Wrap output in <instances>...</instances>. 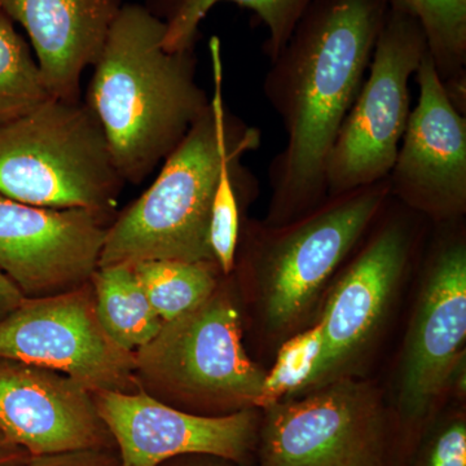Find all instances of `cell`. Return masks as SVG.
Wrapping results in <instances>:
<instances>
[{
	"label": "cell",
	"mask_w": 466,
	"mask_h": 466,
	"mask_svg": "<svg viewBox=\"0 0 466 466\" xmlns=\"http://www.w3.org/2000/svg\"><path fill=\"white\" fill-rule=\"evenodd\" d=\"M165 33L148 7L124 5L92 66L84 101L125 183L144 182L210 104L196 81L195 50L167 52Z\"/></svg>",
	"instance_id": "cell-2"
},
{
	"label": "cell",
	"mask_w": 466,
	"mask_h": 466,
	"mask_svg": "<svg viewBox=\"0 0 466 466\" xmlns=\"http://www.w3.org/2000/svg\"><path fill=\"white\" fill-rule=\"evenodd\" d=\"M29 458L25 450L8 441H0V466H24Z\"/></svg>",
	"instance_id": "cell-28"
},
{
	"label": "cell",
	"mask_w": 466,
	"mask_h": 466,
	"mask_svg": "<svg viewBox=\"0 0 466 466\" xmlns=\"http://www.w3.org/2000/svg\"><path fill=\"white\" fill-rule=\"evenodd\" d=\"M462 220L434 225L421 285L404 339L395 416L417 441L449 400L451 379L466 361V233Z\"/></svg>",
	"instance_id": "cell-8"
},
{
	"label": "cell",
	"mask_w": 466,
	"mask_h": 466,
	"mask_svg": "<svg viewBox=\"0 0 466 466\" xmlns=\"http://www.w3.org/2000/svg\"><path fill=\"white\" fill-rule=\"evenodd\" d=\"M214 95L204 115L162 162L148 189L116 213L99 267L147 260L214 262L210 219L220 175L259 148L262 133L227 109L220 41L208 42Z\"/></svg>",
	"instance_id": "cell-4"
},
{
	"label": "cell",
	"mask_w": 466,
	"mask_h": 466,
	"mask_svg": "<svg viewBox=\"0 0 466 466\" xmlns=\"http://www.w3.org/2000/svg\"><path fill=\"white\" fill-rule=\"evenodd\" d=\"M0 435L30 456L116 449L94 392L72 377L0 358Z\"/></svg>",
	"instance_id": "cell-15"
},
{
	"label": "cell",
	"mask_w": 466,
	"mask_h": 466,
	"mask_svg": "<svg viewBox=\"0 0 466 466\" xmlns=\"http://www.w3.org/2000/svg\"><path fill=\"white\" fill-rule=\"evenodd\" d=\"M259 466H385L391 415L381 389L336 380L263 408Z\"/></svg>",
	"instance_id": "cell-10"
},
{
	"label": "cell",
	"mask_w": 466,
	"mask_h": 466,
	"mask_svg": "<svg viewBox=\"0 0 466 466\" xmlns=\"http://www.w3.org/2000/svg\"><path fill=\"white\" fill-rule=\"evenodd\" d=\"M388 177L281 226L242 220L232 276L242 309L280 346L317 320L328 288L390 200Z\"/></svg>",
	"instance_id": "cell-3"
},
{
	"label": "cell",
	"mask_w": 466,
	"mask_h": 466,
	"mask_svg": "<svg viewBox=\"0 0 466 466\" xmlns=\"http://www.w3.org/2000/svg\"><path fill=\"white\" fill-rule=\"evenodd\" d=\"M134 354L140 390L167 406L211 417L259 410L267 370L245 349L244 309L232 274Z\"/></svg>",
	"instance_id": "cell-5"
},
{
	"label": "cell",
	"mask_w": 466,
	"mask_h": 466,
	"mask_svg": "<svg viewBox=\"0 0 466 466\" xmlns=\"http://www.w3.org/2000/svg\"><path fill=\"white\" fill-rule=\"evenodd\" d=\"M24 299L16 285L0 271V320L17 309Z\"/></svg>",
	"instance_id": "cell-26"
},
{
	"label": "cell",
	"mask_w": 466,
	"mask_h": 466,
	"mask_svg": "<svg viewBox=\"0 0 466 466\" xmlns=\"http://www.w3.org/2000/svg\"><path fill=\"white\" fill-rule=\"evenodd\" d=\"M233 462L225 459L208 455H184L167 460L158 466H233Z\"/></svg>",
	"instance_id": "cell-27"
},
{
	"label": "cell",
	"mask_w": 466,
	"mask_h": 466,
	"mask_svg": "<svg viewBox=\"0 0 466 466\" xmlns=\"http://www.w3.org/2000/svg\"><path fill=\"white\" fill-rule=\"evenodd\" d=\"M231 2L253 11L268 30L265 54L274 60L289 41L294 27L312 0H173L167 14L164 46L167 52L195 50L200 24L214 5Z\"/></svg>",
	"instance_id": "cell-19"
},
{
	"label": "cell",
	"mask_w": 466,
	"mask_h": 466,
	"mask_svg": "<svg viewBox=\"0 0 466 466\" xmlns=\"http://www.w3.org/2000/svg\"><path fill=\"white\" fill-rule=\"evenodd\" d=\"M24 466H122L116 449L72 451L30 456Z\"/></svg>",
	"instance_id": "cell-25"
},
{
	"label": "cell",
	"mask_w": 466,
	"mask_h": 466,
	"mask_svg": "<svg viewBox=\"0 0 466 466\" xmlns=\"http://www.w3.org/2000/svg\"><path fill=\"white\" fill-rule=\"evenodd\" d=\"M133 268L164 323L201 305L225 276L214 262L147 260L133 265Z\"/></svg>",
	"instance_id": "cell-20"
},
{
	"label": "cell",
	"mask_w": 466,
	"mask_h": 466,
	"mask_svg": "<svg viewBox=\"0 0 466 466\" xmlns=\"http://www.w3.org/2000/svg\"><path fill=\"white\" fill-rule=\"evenodd\" d=\"M52 99L29 45L0 12V125L26 116Z\"/></svg>",
	"instance_id": "cell-21"
},
{
	"label": "cell",
	"mask_w": 466,
	"mask_h": 466,
	"mask_svg": "<svg viewBox=\"0 0 466 466\" xmlns=\"http://www.w3.org/2000/svg\"><path fill=\"white\" fill-rule=\"evenodd\" d=\"M412 15L424 29L428 50L451 103L466 112V0H386Z\"/></svg>",
	"instance_id": "cell-18"
},
{
	"label": "cell",
	"mask_w": 466,
	"mask_h": 466,
	"mask_svg": "<svg viewBox=\"0 0 466 466\" xmlns=\"http://www.w3.org/2000/svg\"><path fill=\"white\" fill-rule=\"evenodd\" d=\"M85 101H46L0 125V195L50 208L115 216L125 186Z\"/></svg>",
	"instance_id": "cell-6"
},
{
	"label": "cell",
	"mask_w": 466,
	"mask_h": 466,
	"mask_svg": "<svg viewBox=\"0 0 466 466\" xmlns=\"http://www.w3.org/2000/svg\"><path fill=\"white\" fill-rule=\"evenodd\" d=\"M91 283L97 317L116 345L135 352L157 336L164 321L150 305L133 266L99 267Z\"/></svg>",
	"instance_id": "cell-17"
},
{
	"label": "cell",
	"mask_w": 466,
	"mask_h": 466,
	"mask_svg": "<svg viewBox=\"0 0 466 466\" xmlns=\"http://www.w3.org/2000/svg\"><path fill=\"white\" fill-rule=\"evenodd\" d=\"M0 358L57 370L92 392L140 390L135 354L104 330L91 281L56 296L24 299L0 320Z\"/></svg>",
	"instance_id": "cell-11"
},
{
	"label": "cell",
	"mask_w": 466,
	"mask_h": 466,
	"mask_svg": "<svg viewBox=\"0 0 466 466\" xmlns=\"http://www.w3.org/2000/svg\"><path fill=\"white\" fill-rule=\"evenodd\" d=\"M0 441H3L2 435H0Z\"/></svg>",
	"instance_id": "cell-29"
},
{
	"label": "cell",
	"mask_w": 466,
	"mask_h": 466,
	"mask_svg": "<svg viewBox=\"0 0 466 466\" xmlns=\"http://www.w3.org/2000/svg\"><path fill=\"white\" fill-rule=\"evenodd\" d=\"M113 214L33 207L0 195V271L25 299L91 281Z\"/></svg>",
	"instance_id": "cell-13"
},
{
	"label": "cell",
	"mask_w": 466,
	"mask_h": 466,
	"mask_svg": "<svg viewBox=\"0 0 466 466\" xmlns=\"http://www.w3.org/2000/svg\"><path fill=\"white\" fill-rule=\"evenodd\" d=\"M257 189L256 177L241 162L220 175L211 210L210 247L223 275H231L235 268L244 208L256 198Z\"/></svg>",
	"instance_id": "cell-22"
},
{
	"label": "cell",
	"mask_w": 466,
	"mask_h": 466,
	"mask_svg": "<svg viewBox=\"0 0 466 466\" xmlns=\"http://www.w3.org/2000/svg\"><path fill=\"white\" fill-rule=\"evenodd\" d=\"M406 466H466L464 408L437 413L417 438Z\"/></svg>",
	"instance_id": "cell-24"
},
{
	"label": "cell",
	"mask_w": 466,
	"mask_h": 466,
	"mask_svg": "<svg viewBox=\"0 0 466 466\" xmlns=\"http://www.w3.org/2000/svg\"><path fill=\"white\" fill-rule=\"evenodd\" d=\"M321 343L320 325L314 321L279 346L274 367L267 370L259 410L289 398L299 390L317 364Z\"/></svg>",
	"instance_id": "cell-23"
},
{
	"label": "cell",
	"mask_w": 466,
	"mask_h": 466,
	"mask_svg": "<svg viewBox=\"0 0 466 466\" xmlns=\"http://www.w3.org/2000/svg\"><path fill=\"white\" fill-rule=\"evenodd\" d=\"M122 0H0V12L26 30L52 97L82 100L86 67L99 60Z\"/></svg>",
	"instance_id": "cell-16"
},
{
	"label": "cell",
	"mask_w": 466,
	"mask_h": 466,
	"mask_svg": "<svg viewBox=\"0 0 466 466\" xmlns=\"http://www.w3.org/2000/svg\"><path fill=\"white\" fill-rule=\"evenodd\" d=\"M389 5L386 0H312L263 81L287 144L269 165L268 211L281 226L327 198L324 168L357 99Z\"/></svg>",
	"instance_id": "cell-1"
},
{
	"label": "cell",
	"mask_w": 466,
	"mask_h": 466,
	"mask_svg": "<svg viewBox=\"0 0 466 466\" xmlns=\"http://www.w3.org/2000/svg\"><path fill=\"white\" fill-rule=\"evenodd\" d=\"M421 216L390 198L328 288L317 323L320 354L306 382L289 398L346 377H359L385 328L415 259Z\"/></svg>",
	"instance_id": "cell-7"
},
{
	"label": "cell",
	"mask_w": 466,
	"mask_h": 466,
	"mask_svg": "<svg viewBox=\"0 0 466 466\" xmlns=\"http://www.w3.org/2000/svg\"><path fill=\"white\" fill-rule=\"evenodd\" d=\"M428 52L419 20L389 7L366 78L325 162L327 198L389 177L410 115V79Z\"/></svg>",
	"instance_id": "cell-9"
},
{
	"label": "cell",
	"mask_w": 466,
	"mask_h": 466,
	"mask_svg": "<svg viewBox=\"0 0 466 466\" xmlns=\"http://www.w3.org/2000/svg\"><path fill=\"white\" fill-rule=\"evenodd\" d=\"M419 100L389 174L390 196L433 225L466 214V116L451 103L431 55L417 67Z\"/></svg>",
	"instance_id": "cell-12"
},
{
	"label": "cell",
	"mask_w": 466,
	"mask_h": 466,
	"mask_svg": "<svg viewBox=\"0 0 466 466\" xmlns=\"http://www.w3.org/2000/svg\"><path fill=\"white\" fill-rule=\"evenodd\" d=\"M122 466H158L184 455H208L245 465L257 452L262 410L200 416L146 392H94Z\"/></svg>",
	"instance_id": "cell-14"
}]
</instances>
